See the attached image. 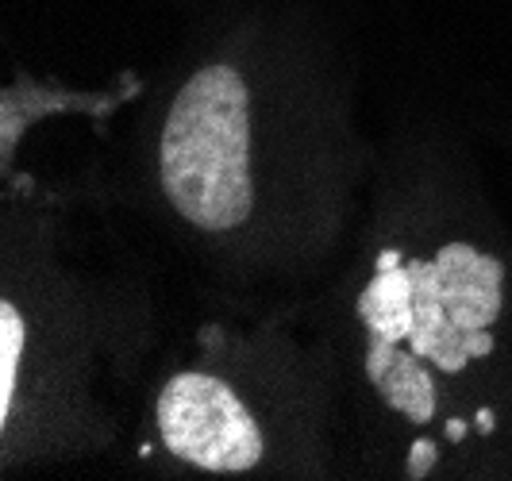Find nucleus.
Masks as SVG:
<instances>
[{
    "mask_svg": "<svg viewBox=\"0 0 512 481\" xmlns=\"http://www.w3.org/2000/svg\"><path fill=\"white\" fill-rule=\"evenodd\" d=\"M347 331L370 474L512 481V224L443 108L378 158Z\"/></svg>",
    "mask_w": 512,
    "mask_h": 481,
    "instance_id": "1",
    "label": "nucleus"
},
{
    "mask_svg": "<svg viewBox=\"0 0 512 481\" xmlns=\"http://www.w3.org/2000/svg\"><path fill=\"white\" fill-rule=\"evenodd\" d=\"M247 66L208 58L174 89L154 131L158 197L205 239L251 235L262 212V127Z\"/></svg>",
    "mask_w": 512,
    "mask_h": 481,
    "instance_id": "2",
    "label": "nucleus"
},
{
    "mask_svg": "<svg viewBox=\"0 0 512 481\" xmlns=\"http://www.w3.org/2000/svg\"><path fill=\"white\" fill-rule=\"evenodd\" d=\"M154 435L139 447L147 458L158 447L201 474H255L274 455L266 416L247 397L243 381L220 366H181L154 393Z\"/></svg>",
    "mask_w": 512,
    "mask_h": 481,
    "instance_id": "3",
    "label": "nucleus"
},
{
    "mask_svg": "<svg viewBox=\"0 0 512 481\" xmlns=\"http://www.w3.org/2000/svg\"><path fill=\"white\" fill-rule=\"evenodd\" d=\"M24 355V320L8 301H0V428L8 420V405L16 393V370Z\"/></svg>",
    "mask_w": 512,
    "mask_h": 481,
    "instance_id": "4",
    "label": "nucleus"
}]
</instances>
